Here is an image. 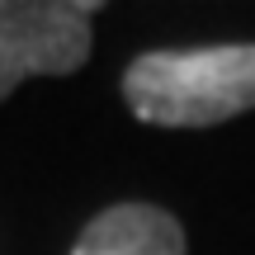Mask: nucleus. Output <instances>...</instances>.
I'll return each mask as SVG.
<instances>
[{
	"label": "nucleus",
	"mask_w": 255,
	"mask_h": 255,
	"mask_svg": "<svg viewBox=\"0 0 255 255\" xmlns=\"http://www.w3.org/2000/svg\"><path fill=\"white\" fill-rule=\"evenodd\" d=\"M71 255H189L184 227L156 203H114L81 227Z\"/></svg>",
	"instance_id": "7ed1b4c3"
},
{
	"label": "nucleus",
	"mask_w": 255,
	"mask_h": 255,
	"mask_svg": "<svg viewBox=\"0 0 255 255\" xmlns=\"http://www.w3.org/2000/svg\"><path fill=\"white\" fill-rule=\"evenodd\" d=\"M100 9V0H0V104L28 76L81 71Z\"/></svg>",
	"instance_id": "f03ea898"
},
{
	"label": "nucleus",
	"mask_w": 255,
	"mask_h": 255,
	"mask_svg": "<svg viewBox=\"0 0 255 255\" xmlns=\"http://www.w3.org/2000/svg\"><path fill=\"white\" fill-rule=\"evenodd\" d=\"M123 100L156 128H213L255 109V43L156 47L128 62Z\"/></svg>",
	"instance_id": "f257e3e1"
}]
</instances>
